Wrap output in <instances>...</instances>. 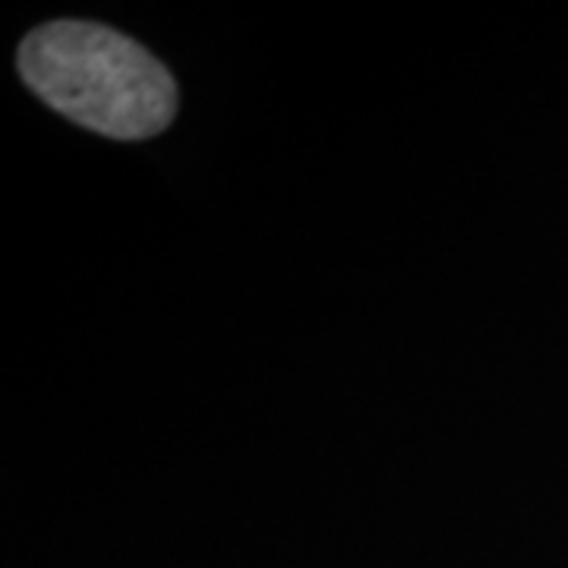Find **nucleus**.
Instances as JSON below:
<instances>
[{"instance_id":"obj_1","label":"nucleus","mask_w":568,"mask_h":568,"mask_svg":"<svg viewBox=\"0 0 568 568\" xmlns=\"http://www.w3.org/2000/svg\"><path fill=\"white\" fill-rule=\"evenodd\" d=\"M20 73L29 89L114 140H149L178 111V89L145 48L95 22H51L20 44Z\"/></svg>"}]
</instances>
